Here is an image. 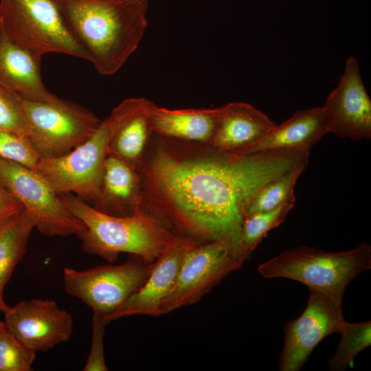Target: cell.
<instances>
[{"label":"cell","instance_id":"6da1fadb","mask_svg":"<svg viewBox=\"0 0 371 371\" xmlns=\"http://www.w3.org/2000/svg\"><path fill=\"white\" fill-rule=\"evenodd\" d=\"M155 135L136 170L143 209L175 234L199 243L239 229L261 188L308 163V150L240 154Z\"/></svg>","mask_w":371,"mask_h":371},{"label":"cell","instance_id":"ba28073f","mask_svg":"<svg viewBox=\"0 0 371 371\" xmlns=\"http://www.w3.org/2000/svg\"><path fill=\"white\" fill-rule=\"evenodd\" d=\"M239 232L199 243L186 254L175 285L162 304V315L199 302L229 273L241 269Z\"/></svg>","mask_w":371,"mask_h":371},{"label":"cell","instance_id":"f1b7e54d","mask_svg":"<svg viewBox=\"0 0 371 371\" xmlns=\"http://www.w3.org/2000/svg\"><path fill=\"white\" fill-rule=\"evenodd\" d=\"M23 210L22 204L0 186V227Z\"/></svg>","mask_w":371,"mask_h":371},{"label":"cell","instance_id":"603a6c76","mask_svg":"<svg viewBox=\"0 0 371 371\" xmlns=\"http://www.w3.org/2000/svg\"><path fill=\"white\" fill-rule=\"evenodd\" d=\"M306 166H298L265 184L251 200L245 216L270 211L286 202L295 201L294 187Z\"/></svg>","mask_w":371,"mask_h":371},{"label":"cell","instance_id":"3957f363","mask_svg":"<svg viewBox=\"0 0 371 371\" xmlns=\"http://www.w3.org/2000/svg\"><path fill=\"white\" fill-rule=\"evenodd\" d=\"M66 207L85 224L77 236L82 249L109 262L120 253L140 256L155 262L172 245L175 235L160 221L145 210L126 217L114 216L95 210L72 192L58 194Z\"/></svg>","mask_w":371,"mask_h":371},{"label":"cell","instance_id":"ffe728a7","mask_svg":"<svg viewBox=\"0 0 371 371\" xmlns=\"http://www.w3.org/2000/svg\"><path fill=\"white\" fill-rule=\"evenodd\" d=\"M41 61L0 35V83L22 98L53 101L57 96L49 93L43 83Z\"/></svg>","mask_w":371,"mask_h":371},{"label":"cell","instance_id":"4316f807","mask_svg":"<svg viewBox=\"0 0 371 371\" xmlns=\"http://www.w3.org/2000/svg\"><path fill=\"white\" fill-rule=\"evenodd\" d=\"M0 129L28 135V126L19 96L0 83Z\"/></svg>","mask_w":371,"mask_h":371},{"label":"cell","instance_id":"5b68a950","mask_svg":"<svg viewBox=\"0 0 371 371\" xmlns=\"http://www.w3.org/2000/svg\"><path fill=\"white\" fill-rule=\"evenodd\" d=\"M0 35L40 60L60 53L90 61L54 0H0Z\"/></svg>","mask_w":371,"mask_h":371},{"label":"cell","instance_id":"7c38bea8","mask_svg":"<svg viewBox=\"0 0 371 371\" xmlns=\"http://www.w3.org/2000/svg\"><path fill=\"white\" fill-rule=\"evenodd\" d=\"M322 107L328 133L353 140L371 138V100L353 56L346 60L337 86Z\"/></svg>","mask_w":371,"mask_h":371},{"label":"cell","instance_id":"ac0fdd59","mask_svg":"<svg viewBox=\"0 0 371 371\" xmlns=\"http://www.w3.org/2000/svg\"><path fill=\"white\" fill-rule=\"evenodd\" d=\"M328 133L323 107L297 111L254 144L234 152L249 154L278 150H309Z\"/></svg>","mask_w":371,"mask_h":371},{"label":"cell","instance_id":"8fae6325","mask_svg":"<svg viewBox=\"0 0 371 371\" xmlns=\"http://www.w3.org/2000/svg\"><path fill=\"white\" fill-rule=\"evenodd\" d=\"M303 313L284 326V342L278 362L280 371H298L317 345L333 333H340L345 322L341 305L324 293L308 289Z\"/></svg>","mask_w":371,"mask_h":371},{"label":"cell","instance_id":"5bb4252c","mask_svg":"<svg viewBox=\"0 0 371 371\" xmlns=\"http://www.w3.org/2000/svg\"><path fill=\"white\" fill-rule=\"evenodd\" d=\"M198 244L192 238L176 234L170 247L155 262L144 284L106 319L108 324L132 315H162V304L175 285L184 258Z\"/></svg>","mask_w":371,"mask_h":371},{"label":"cell","instance_id":"7a4b0ae2","mask_svg":"<svg viewBox=\"0 0 371 371\" xmlns=\"http://www.w3.org/2000/svg\"><path fill=\"white\" fill-rule=\"evenodd\" d=\"M69 29L102 75L116 73L137 48L146 10L126 0H54Z\"/></svg>","mask_w":371,"mask_h":371},{"label":"cell","instance_id":"44dd1931","mask_svg":"<svg viewBox=\"0 0 371 371\" xmlns=\"http://www.w3.org/2000/svg\"><path fill=\"white\" fill-rule=\"evenodd\" d=\"M34 228L33 220L24 210L0 227V311L3 314L10 308L3 298L4 288L27 252Z\"/></svg>","mask_w":371,"mask_h":371},{"label":"cell","instance_id":"d6986e66","mask_svg":"<svg viewBox=\"0 0 371 371\" xmlns=\"http://www.w3.org/2000/svg\"><path fill=\"white\" fill-rule=\"evenodd\" d=\"M219 115L220 107L172 110L154 103L150 113L155 134L208 145L214 139Z\"/></svg>","mask_w":371,"mask_h":371},{"label":"cell","instance_id":"83f0119b","mask_svg":"<svg viewBox=\"0 0 371 371\" xmlns=\"http://www.w3.org/2000/svg\"><path fill=\"white\" fill-rule=\"evenodd\" d=\"M107 324L108 322L103 316L93 312L91 349L84 371L108 370L104 355V334Z\"/></svg>","mask_w":371,"mask_h":371},{"label":"cell","instance_id":"8992f818","mask_svg":"<svg viewBox=\"0 0 371 371\" xmlns=\"http://www.w3.org/2000/svg\"><path fill=\"white\" fill-rule=\"evenodd\" d=\"M19 98L28 126L27 137L40 159L66 155L89 139L102 122L85 108L58 97L50 102Z\"/></svg>","mask_w":371,"mask_h":371},{"label":"cell","instance_id":"e0dca14e","mask_svg":"<svg viewBox=\"0 0 371 371\" xmlns=\"http://www.w3.org/2000/svg\"><path fill=\"white\" fill-rule=\"evenodd\" d=\"M276 124L253 106L233 102L220 107L212 146L230 152L247 148L265 137Z\"/></svg>","mask_w":371,"mask_h":371},{"label":"cell","instance_id":"52a82bcc","mask_svg":"<svg viewBox=\"0 0 371 371\" xmlns=\"http://www.w3.org/2000/svg\"><path fill=\"white\" fill-rule=\"evenodd\" d=\"M155 262L131 254L121 265H101L83 271L66 267L63 269L64 289L106 319L144 284Z\"/></svg>","mask_w":371,"mask_h":371},{"label":"cell","instance_id":"2e32d148","mask_svg":"<svg viewBox=\"0 0 371 371\" xmlns=\"http://www.w3.org/2000/svg\"><path fill=\"white\" fill-rule=\"evenodd\" d=\"M93 207L105 214L126 217L144 212L142 190L137 172L108 155Z\"/></svg>","mask_w":371,"mask_h":371},{"label":"cell","instance_id":"f546056e","mask_svg":"<svg viewBox=\"0 0 371 371\" xmlns=\"http://www.w3.org/2000/svg\"><path fill=\"white\" fill-rule=\"evenodd\" d=\"M126 1L135 3L147 10L148 5V0H126Z\"/></svg>","mask_w":371,"mask_h":371},{"label":"cell","instance_id":"277c9868","mask_svg":"<svg viewBox=\"0 0 371 371\" xmlns=\"http://www.w3.org/2000/svg\"><path fill=\"white\" fill-rule=\"evenodd\" d=\"M371 268V249L366 243L346 251L326 252L302 246L286 250L258 268L265 278H284L321 291L341 305L347 285Z\"/></svg>","mask_w":371,"mask_h":371},{"label":"cell","instance_id":"30bf717a","mask_svg":"<svg viewBox=\"0 0 371 371\" xmlns=\"http://www.w3.org/2000/svg\"><path fill=\"white\" fill-rule=\"evenodd\" d=\"M109 126L102 120L93 135L66 155L40 159L34 170L56 192H74L85 201L95 198L108 155Z\"/></svg>","mask_w":371,"mask_h":371},{"label":"cell","instance_id":"d4e9b609","mask_svg":"<svg viewBox=\"0 0 371 371\" xmlns=\"http://www.w3.org/2000/svg\"><path fill=\"white\" fill-rule=\"evenodd\" d=\"M36 352L19 341L4 321H0V371L32 370Z\"/></svg>","mask_w":371,"mask_h":371},{"label":"cell","instance_id":"7402d4cb","mask_svg":"<svg viewBox=\"0 0 371 371\" xmlns=\"http://www.w3.org/2000/svg\"><path fill=\"white\" fill-rule=\"evenodd\" d=\"M295 202L290 201L274 210L244 217L238 238V253L244 262L251 258L253 251L268 232L283 222Z\"/></svg>","mask_w":371,"mask_h":371},{"label":"cell","instance_id":"9c48e42d","mask_svg":"<svg viewBox=\"0 0 371 371\" xmlns=\"http://www.w3.org/2000/svg\"><path fill=\"white\" fill-rule=\"evenodd\" d=\"M0 186L22 204L34 227L43 234L65 237L78 236L85 230L82 221L34 170L0 157Z\"/></svg>","mask_w":371,"mask_h":371},{"label":"cell","instance_id":"484cf974","mask_svg":"<svg viewBox=\"0 0 371 371\" xmlns=\"http://www.w3.org/2000/svg\"><path fill=\"white\" fill-rule=\"evenodd\" d=\"M0 157L32 170L40 159L27 136L0 129Z\"/></svg>","mask_w":371,"mask_h":371},{"label":"cell","instance_id":"cb8c5ba5","mask_svg":"<svg viewBox=\"0 0 371 371\" xmlns=\"http://www.w3.org/2000/svg\"><path fill=\"white\" fill-rule=\"evenodd\" d=\"M339 346L328 361L331 370L342 371L352 366L354 357L370 346L371 322L349 323L346 321L340 332Z\"/></svg>","mask_w":371,"mask_h":371},{"label":"cell","instance_id":"9a60e30c","mask_svg":"<svg viewBox=\"0 0 371 371\" xmlns=\"http://www.w3.org/2000/svg\"><path fill=\"white\" fill-rule=\"evenodd\" d=\"M153 102L144 98L122 101L107 117L109 126L108 155L137 170L154 135L150 122Z\"/></svg>","mask_w":371,"mask_h":371},{"label":"cell","instance_id":"4fadbf2b","mask_svg":"<svg viewBox=\"0 0 371 371\" xmlns=\"http://www.w3.org/2000/svg\"><path fill=\"white\" fill-rule=\"evenodd\" d=\"M10 330L28 348L46 352L67 341L72 334L74 319L51 300L32 299L18 302L4 313Z\"/></svg>","mask_w":371,"mask_h":371}]
</instances>
